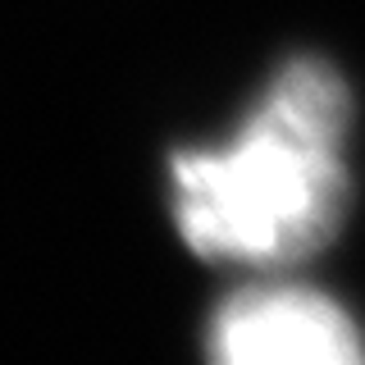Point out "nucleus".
<instances>
[{"label":"nucleus","instance_id":"nucleus-2","mask_svg":"<svg viewBox=\"0 0 365 365\" xmlns=\"http://www.w3.org/2000/svg\"><path fill=\"white\" fill-rule=\"evenodd\" d=\"M205 351L220 365H361L365 338L334 297L269 283L215 306Z\"/></svg>","mask_w":365,"mask_h":365},{"label":"nucleus","instance_id":"nucleus-1","mask_svg":"<svg viewBox=\"0 0 365 365\" xmlns=\"http://www.w3.org/2000/svg\"><path fill=\"white\" fill-rule=\"evenodd\" d=\"M351 91L324 60H288L215 151L169 155V210L201 260L283 269L338 237L351 201Z\"/></svg>","mask_w":365,"mask_h":365}]
</instances>
